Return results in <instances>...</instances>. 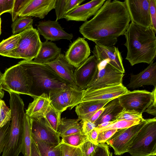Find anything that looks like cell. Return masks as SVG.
<instances>
[{
    "label": "cell",
    "mask_w": 156,
    "mask_h": 156,
    "mask_svg": "<svg viewBox=\"0 0 156 156\" xmlns=\"http://www.w3.org/2000/svg\"><path fill=\"white\" fill-rule=\"evenodd\" d=\"M97 145L87 140L79 147L82 151L83 156H93Z\"/></svg>",
    "instance_id": "40"
},
{
    "label": "cell",
    "mask_w": 156,
    "mask_h": 156,
    "mask_svg": "<svg viewBox=\"0 0 156 156\" xmlns=\"http://www.w3.org/2000/svg\"><path fill=\"white\" fill-rule=\"evenodd\" d=\"M11 119V111L5 101L0 100V128L5 125Z\"/></svg>",
    "instance_id": "37"
},
{
    "label": "cell",
    "mask_w": 156,
    "mask_h": 156,
    "mask_svg": "<svg viewBox=\"0 0 156 156\" xmlns=\"http://www.w3.org/2000/svg\"><path fill=\"white\" fill-rule=\"evenodd\" d=\"M1 18L0 16V35H1Z\"/></svg>",
    "instance_id": "53"
},
{
    "label": "cell",
    "mask_w": 156,
    "mask_h": 156,
    "mask_svg": "<svg viewBox=\"0 0 156 156\" xmlns=\"http://www.w3.org/2000/svg\"><path fill=\"white\" fill-rule=\"evenodd\" d=\"M14 0H0V16L4 13H10L13 8Z\"/></svg>",
    "instance_id": "46"
},
{
    "label": "cell",
    "mask_w": 156,
    "mask_h": 156,
    "mask_svg": "<svg viewBox=\"0 0 156 156\" xmlns=\"http://www.w3.org/2000/svg\"><path fill=\"white\" fill-rule=\"evenodd\" d=\"M61 52V48L55 43L46 40L42 42L39 52L33 61L40 63H48L54 60Z\"/></svg>",
    "instance_id": "23"
},
{
    "label": "cell",
    "mask_w": 156,
    "mask_h": 156,
    "mask_svg": "<svg viewBox=\"0 0 156 156\" xmlns=\"http://www.w3.org/2000/svg\"><path fill=\"white\" fill-rule=\"evenodd\" d=\"M124 76V73L114 68L107 61L103 65L100 63L98 70L86 90L120 85L122 84Z\"/></svg>",
    "instance_id": "10"
},
{
    "label": "cell",
    "mask_w": 156,
    "mask_h": 156,
    "mask_svg": "<svg viewBox=\"0 0 156 156\" xmlns=\"http://www.w3.org/2000/svg\"><path fill=\"white\" fill-rule=\"evenodd\" d=\"M115 121L105 122L98 125L96 128L98 129H101L108 126V125L113 123Z\"/></svg>",
    "instance_id": "51"
},
{
    "label": "cell",
    "mask_w": 156,
    "mask_h": 156,
    "mask_svg": "<svg viewBox=\"0 0 156 156\" xmlns=\"http://www.w3.org/2000/svg\"><path fill=\"white\" fill-rule=\"evenodd\" d=\"M2 90L9 93L26 94L30 93L32 82L25 69L19 63L7 69L0 80Z\"/></svg>",
    "instance_id": "5"
},
{
    "label": "cell",
    "mask_w": 156,
    "mask_h": 156,
    "mask_svg": "<svg viewBox=\"0 0 156 156\" xmlns=\"http://www.w3.org/2000/svg\"><path fill=\"white\" fill-rule=\"evenodd\" d=\"M156 34L151 28H146L131 22L124 33V45L127 53L126 59L131 66L141 63L150 64L156 55Z\"/></svg>",
    "instance_id": "2"
},
{
    "label": "cell",
    "mask_w": 156,
    "mask_h": 156,
    "mask_svg": "<svg viewBox=\"0 0 156 156\" xmlns=\"http://www.w3.org/2000/svg\"><path fill=\"white\" fill-rule=\"evenodd\" d=\"M34 99L33 101L29 104L26 114L31 118L44 117L50 103L48 95L43 93Z\"/></svg>",
    "instance_id": "24"
},
{
    "label": "cell",
    "mask_w": 156,
    "mask_h": 156,
    "mask_svg": "<svg viewBox=\"0 0 156 156\" xmlns=\"http://www.w3.org/2000/svg\"><path fill=\"white\" fill-rule=\"evenodd\" d=\"M83 90L72 85L53 89L48 94L50 103L61 113L69 108L71 109L81 102Z\"/></svg>",
    "instance_id": "8"
},
{
    "label": "cell",
    "mask_w": 156,
    "mask_h": 156,
    "mask_svg": "<svg viewBox=\"0 0 156 156\" xmlns=\"http://www.w3.org/2000/svg\"><path fill=\"white\" fill-rule=\"evenodd\" d=\"M85 38L79 37L69 46L65 57L68 62L76 68L84 62L90 53V49Z\"/></svg>",
    "instance_id": "16"
},
{
    "label": "cell",
    "mask_w": 156,
    "mask_h": 156,
    "mask_svg": "<svg viewBox=\"0 0 156 156\" xmlns=\"http://www.w3.org/2000/svg\"><path fill=\"white\" fill-rule=\"evenodd\" d=\"M21 37L17 48L7 57L24 60H32L37 55L42 42L39 34L33 27L20 33Z\"/></svg>",
    "instance_id": "7"
},
{
    "label": "cell",
    "mask_w": 156,
    "mask_h": 156,
    "mask_svg": "<svg viewBox=\"0 0 156 156\" xmlns=\"http://www.w3.org/2000/svg\"><path fill=\"white\" fill-rule=\"evenodd\" d=\"M140 122L120 120L116 121L113 123L103 128L98 129L99 132L111 129L119 130L130 127L137 124Z\"/></svg>",
    "instance_id": "35"
},
{
    "label": "cell",
    "mask_w": 156,
    "mask_h": 156,
    "mask_svg": "<svg viewBox=\"0 0 156 156\" xmlns=\"http://www.w3.org/2000/svg\"><path fill=\"white\" fill-rule=\"evenodd\" d=\"M131 22L146 28H151L149 0L124 1Z\"/></svg>",
    "instance_id": "12"
},
{
    "label": "cell",
    "mask_w": 156,
    "mask_h": 156,
    "mask_svg": "<svg viewBox=\"0 0 156 156\" xmlns=\"http://www.w3.org/2000/svg\"></svg>",
    "instance_id": "54"
},
{
    "label": "cell",
    "mask_w": 156,
    "mask_h": 156,
    "mask_svg": "<svg viewBox=\"0 0 156 156\" xmlns=\"http://www.w3.org/2000/svg\"><path fill=\"white\" fill-rule=\"evenodd\" d=\"M56 0H29L20 13L18 16H34L44 18L54 9Z\"/></svg>",
    "instance_id": "20"
},
{
    "label": "cell",
    "mask_w": 156,
    "mask_h": 156,
    "mask_svg": "<svg viewBox=\"0 0 156 156\" xmlns=\"http://www.w3.org/2000/svg\"><path fill=\"white\" fill-rule=\"evenodd\" d=\"M144 119L142 114L133 110H123L115 117V121L120 120L141 122Z\"/></svg>",
    "instance_id": "36"
},
{
    "label": "cell",
    "mask_w": 156,
    "mask_h": 156,
    "mask_svg": "<svg viewBox=\"0 0 156 156\" xmlns=\"http://www.w3.org/2000/svg\"><path fill=\"white\" fill-rule=\"evenodd\" d=\"M130 21L124 2L107 0L94 17L79 27L85 38L107 47L124 35Z\"/></svg>",
    "instance_id": "1"
},
{
    "label": "cell",
    "mask_w": 156,
    "mask_h": 156,
    "mask_svg": "<svg viewBox=\"0 0 156 156\" xmlns=\"http://www.w3.org/2000/svg\"><path fill=\"white\" fill-rule=\"evenodd\" d=\"M100 63L93 55L76 68L73 79L76 86L82 90H86L98 70Z\"/></svg>",
    "instance_id": "13"
},
{
    "label": "cell",
    "mask_w": 156,
    "mask_h": 156,
    "mask_svg": "<svg viewBox=\"0 0 156 156\" xmlns=\"http://www.w3.org/2000/svg\"><path fill=\"white\" fill-rule=\"evenodd\" d=\"M92 52L100 63L106 60L114 68L124 73L121 53L118 48L114 46L107 47L96 43Z\"/></svg>",
    "instance_id": "15"
},
{
    "label": "cell",
    "mask_w": 156,
    "mask_h": 156,
    "mask_svg": "<svg viewBox=\"0 0 156 156\" xmlns=\"http://www.w3.org/2000/svg\"><path fill=\"white\" fill-rule=\"evenodd\" d=\"M2 76V74L0 71V80ZM4 92L3 90L2 89L1 87L0 84V100L2 99L4 96Z\"/></svg>",
    "instance_id": "52"
},
{
    "label": "cell",
    "mask_w": 156,
    "mask_h": 156,
    "mask_svg": "<svg viewBox=\"0 0 156 156\" xmlns=\"http://www.w3.org/2000/svg\"><path fill=\"white\" fill-rule=\"evenodd\" d=\"M148 119H144L139 124L118 130L106 142L114 150V154L120 155L127 152L134 138Z\"/></svg>",
    "instance_id": "9"
},
{
    "label": "cell",
    "mask_w": 156,
    "mask_h": 156,
    "mask_svg": "<svg viewBox=\"0 0 156 156\" xmlns=\"http://www.w3.org/2000/svg\"><path fill=\"white\" fill-rule=\"evenodd\" d=\"M41 156H62L60 143L53 144L44 142L31 135Z\"/></svg>",
    "instance_id": "28"
},
{
    "label": "cell",
    "mask_w": 156,
    "mask_h": 156,
    "mask_svg": "<svg viewBox=\"0 0 156 156\" xmlns=\"http://www.w3.org/2000/svg\"><path fill=\"white\" fill-rule=\"evenodd\" d=\"M18 63L31 78L32 84L30 93L34 98L43 93L48 95L53 89L71 85L58 77L44 64L24 60Z\"/></svg>",
    "instance_id": "3"
},
{
    "label": "cell",
    "mask_w": 156,
    "mask_h": 156,
    "mask_svg": "<svg viewBox=\"0 0 156 156\" xmlns=\"http://www.w3.org/2000/svg\"><path fill=\"white\" fill-rule=\"evenodd\" d=\"M85 0H56L55 7L56 20L64 18L65 15L76 7L80 5Z\"/></svg>",
    "instance_id": "30"
},
{
    "label": "cell",
    "mask_w": 156,
    "mask_h": 156,
    "mask_svg": "<svg viewBox=\"0 0 156 156\" xmlns=\"http://www.w3.org/2000/svg\"><path fill=\"white\" fill-rule=\"evenodd\" d=\"M32 119L26 114L23 129L21 152L24 156H31L32 138L31 127Z\"/></svg>",
    "instance_id": "27"
},
{
    "label": "cell",
    "mask_w": 156,
    "mask_h": 156,
    "mask_svg": "<svg viewBox=\"0 0 156 156\" xmlns=\"http://www.w3.org/2000/svg\"><path fill=\"white\" fill-rule=\"evenodd\" d=\"M21 37L20 33L3 40L0 43V55L7 57L9 53L17 48Z\"/></svg>",
    "instance_id": "31"
},
{
    "label": "cell",
    "mask_w": 156,
    "mask_h": 156,
    "mask_svg": "<svg viewBox=\"0 0 156 156\" xmlns=\"http://www.w3.org/2000/svg\"><path fill=\"white\" fill-rule=\"evenodd\" d=\"M37 30L46 40L55 41L61 39L71 41L73 37L72 34L66 32L58 21L50 20L39 22Z\"/></svg>",
    "instance_id": "18"
},
{
    "label": "cell",
    "mask_w": 156,
    "mask_h": 156,
    "mask_svg": "<svg viewBox=\"0 0 156 156\" xmlns=\"http://www.w3.org/2000/svg\"><path fill=\"white\" fill-rule=\"evenodd\" d=\"M106 0H93L78 5L66 13L64 18L67 21H84L94 15Z\"/></svg>",
    "instance_id": "19"
},
{
    "label": "cell",
    "mask_w": 156,
    "mask_h": 156,
    "mask_svg": "<svg viewBox=\"0 0 156 156\" xmlns=\"http://www.w3.org/2000/svg\"><path fill=\"white\" fill-rule=\"evenodd\" d=\"M118 98L123 109L142 114L152 102L153 93L146 90H128Z\"/></svg>",
    "instance_id": "11"
},
{
    "label": "cell",
    "mask_w": 156,
    "mask_h": 156,
    "mask_svg": "<svg viewBox=\"0 0 156 156\" xmlns=\"http://www.w3.org/2000/svg\"><path fill=\"white\" fill-rule=\"evenodd\" d=\"M151 28L156 33V0H149Z\"/></svg>",
    "instance_id": "41"
},
{
    "label": "cell",
    "mask_w": 156,
    "mask_h": 156,
    "mask_svg": "<svg viewBox=\"0 0 156 156\" xmlns=\"http://www.w3.org/2000/svg\"><path fill=\"white\" fill-rule=\"evenodd\" d=\"M118 130L111 129L99 132L97 139V143H105Z\"/></svg>",
    "instance_id": "45"
},
{
    "label": "cell",
    "mask_w": 156,
    "mask_h": 156,
    "mask_svg": "<svg viewBox=\"0 0 156 156\" xmlns=\"http://www.w3.org/2000/svg\"><path fill=\"white\" fill-rule=\"evenodd\" d=\"M31 156H41L36 144L32 139Z\"/></svg>",
    "instance_id": "50"
},
{
    "label": "cell",
    "mask_w": 156,
    "mask_h": 156,
    "mask_svg": "<svg viewBox=\"0 0 156 156\" xmlns=\"http://www.w3.org/2000/svg\"><path fill=\"white\" fill-rule=\"evenodd\" d=\"M99 133L98 129L94 128L86 135L87 139L93 143L98 145L97 139Z\"/></svg>",
    "instance_id": "48"
},
{
    "label": "cell",
    "mask_w": 156,
    "mask_h": 156,
    "mask_svg": "<svg viewBox=\"0 0 156 156\" xmlns=\"http://www.w3.org/2000/svg\"><path fill=\"white\" fill-rule=\"evenodd\" d=\"M44 64L62 80L76 86L73 79V66L68 62L63 54H60L54 60Z\"/></svg>",
    "instance_id": "21"
},
{
    "label": "cell",
    "mask_w": 156,
    "mask_h": 156,
    "mask_svg": "<svg viewBox=\"0 0 156 156\" xmlns=\"http://www.w3.org/2000/svg\"><path fill=\"white\" fill-rule=\"evenodd\" d=\"M146 85L156 87V62L154 61L139 74H131L127 86L133 89Z\"/></svg>",
    "instance_id": "22"
},
{
    "label": "cell",
    "mask_w": 156,
    "mask_h": 156,
    "mask_svg": "<svg viewBox=\"0 0 156 156\" xmlns=\"http://www.w3.org/2000/svg\"><path fill=\"white\" fill-rule=\"evenodd\" d=\"M32 119L31 135L47 143L53 144L60 143L59 133L52 128L44 117Z\"/></svg>",
    "instance_id": "14"
},
{
    "label": "cell",
    "mask_w": 156,
    "mask_h": 156,
    "mask_svg": "<svg viewBox=\"0 0 156 156\" xmlns=\"http://www.w3.org/2000/svg\"><path fill=\"white\" fill-rule=\"evenodd\" d=\"M62 137L79 132H83L82 124L78 119H61L58 131Z\"/></svg>",
    "instance_id": "26"
},
{
    "label": "cell",
    "mask_w": 156,
    "mask_h": 156,
    "mask_svg": "<svg viewBox=\"0 0 156 156\" xmlns=\"http://www.w3.org/2000/svg\"><path fill=\"white\" fill-rule=\"evenodd\" d=\"M11 121L2 127L0 128V155L2 152L6 139V135L10 125Z\"/></svg>",
    "instance_id": "44"
},
{
    "label": "cell",
    "mask_w": 156,
    "mask_h": 156,
    "mask_svg": "<svg viewBox=\"0 0 156 156\" xmlns=\"http://www.w3.org/2000/svg\"><path fill=\"white\" fill-rule=\"evenodd\" d=\"M103 108V111L94 123L96 127L105 122L115 121L116 117L123 109L120 103L118 97L110 101Z\"/></svg>",
    "instance_id": "25"
},
{
    "label": "cell",
    "mask_w": 156,
    "mask_h": 156,
    "mask_svg": "<svg viewBox=\"0 0 156 156\" xmlns=\"http://www.w3.org/2000/svg\"><path fill=\"white\" fill-rule=\"evenodd\" d=\"M128 90L122 84L95 89L83 90L81 102L113 99L125 94Z\"/></svg>",
    "instance_id": "17"
},
{
    "label": "cell",
    "mask_w": 156,
    "mask_h": 156,
    "mask_svg": "<svg viewBox=\"0 0 156 156\" xmlns=\"http://www.w3.org/2000/svg\"><path fill=\"white\" fill-rule=\"evenodd\" d=\"M61 113L56 110L50 103L44 116L51 126L57 132L60 123Z\"/></svg>",
    "instance_id": "33"
},
{
    "label": "cell",
    "mask_w": 156,
    "mask_h": 156,
    "mask_svg": "<svg viewBox=\"0 0 156 156\" xmlns=\"http://www.w3.org/2000/svg\"><path fill=\"white\" fill-rule=\"evenodd\" d=\"M132 156L156 155V117L148 119L130 146L128 152Z\"/></svg>",
    "instance_id": "6"
},
{
    "label": "cell",
    "mask_w": 156,
    "mask_h": 156,
    "mask_svg": "<svg viewBox=\"0 0 156 156\" xmlns=\"http://www.w3.org/2000/svg\"><path fill=\"white\" fill-rule=\"evenodd\" d=\"M112 153L111 152L109 147L105 143L98 144L93 156H112Z\"/></svg>",
    "instance_id": "43"
},
{
    "label": "cell",
    "mask_w": 156,
    "mask_h": 156,
    "mask_svg": "<svg viewBox=\"0 0 156 156\" xmlns=\"http://www.w3.org/2000/svg\"><path fill=\"white\" fill-rule=\"evenodd\" d=\"M33 19L29 17H18L12 25V35L20 33L23 31L32 27Z\"/></svg>",
    "instance_id": "32"
},
{
    "label": "cell",
    "mask_w": 156,
    "mask_h": 156,
    "mask_svg": "<svg viewBox=\"0 0 156 156\" xmlns=\"http://www.w3.org/2000/svg\"><path fill=\"white\" fill-rule=\"evenodd\" d=\"M9 94L11 122L2 156H19L21 152L23 126L26 115L24 105L19 94L11 93Z\"/></svg>",
    "instance_id": "4"
},
{
    "label": "cell",
    "mask_w": 156,
    "mask_h": 156,
    "mask_svg": "<svg viewBox=\"0 0 156 156\" xmlns=\"http://www.w3.org/2000/svg\"><path fill=\"white\" fill-rule=\"evenodd\" d=\"M153 93V100L144 112H146L155 117L156 115V87H154L152 91Z\"/></svg>",
    "instance_id": "47"
},
{
    "label": "cell",
    "mask_w": 156,
    "mask_h": 156,
    "mask_svg": "<svg viewBox=\"0 0 156 156\" xmlns=\"http://www.w3.org/2000/svg\"><path fill=\"white\" fill-rule=\"evenodd\" d=\"M104 109V108L103 107L95 112L78 117V119L79 121L87 120L94 123L100 116Z\"/></svg>",
    "instance_id": "42"
},
{
    "label": "cell",
    "mask_w": 156,
    "mask_h": 156,
    "mask_svg": "<svg viewBox=\"0 0 156 156\" xmlns=\"http://www.w3.org/2000/svg\"><path fill=\"white\" fill-rule=\"evenodd\" d=\"M62 156H83L79 147H74L60 143Z\"/></svg>",
    "instance_id": "38"
},
{
    "label": "cell",
    "mask_w": 156,
    "mask_h": 156,
    "mask_svg": "<svg viewBox=\"0 0 156 156\" xmlns=\"http://www.w3.org/2000/svg\"><path fill=\"white\" fill-rule=\"evenodd\" d=\"M87 140L86 135L83 132H79L62 137L60 142L73 147H79Z\"/></svg>",
    "instance_id": "34"
},
{
    "label": "cell",
    "mask_w": 156,
    "mask_h": 156,
    "mask_svg": "<svg viewBox=\"0 0 156 156\" xmlns=\"http://www.w3.org/2000/svg\"><path fill=\"white\" fill-rule=\"evenodd\" d=\"M112 100L91 101L81 102L76 106L75 112L78 117L80 116L95 112L103 107Z\"/></svg>",
    "instance_id": "29"
},
{
    "label": "cell",
    "mask_w": 156,
    "mask_h": 156,
    "mask_svg": "<svg viewBox=\"0 0 156 156\" xmlns=\"http://www.w3.org/2000/svg\"><path fill=\"white\" fill-rule=\"evenodd\" d=\"M80 121L82 124L83 132L85 135L96 128V126L94 123H92L87 120H83Z\"/></svg>",
    "instance_id": "49"
},
{
    "label": "cell",
    "mask_w": 156,
    "mask_h": 156,
    "mask_svg": "<svg viewBox=\"0 0 156 156\" xmlns=\"http://www.w3.org/2000/svg\"><path fill=\"white\" fill-rule=\"evenodd\" d=\"M29 1V0H14L13 8L10 13L13 22L18 18L20 13Z\"/></svg>",
    "instance_id": "39"
}]
</instances>
